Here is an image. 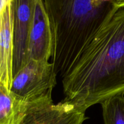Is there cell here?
Instances as JSON below:
<instances>
[{
	"instance_id": "1",
	"label": "cell",
	"mask_w": 124,
	"mask_h": 124,
	"mask_svg": "<svg viewBox=\"0 0 124 124\" xmlns=\"http://www.w3.org/2000/svg\"><path fill=\"white\" fill-rule=\"evenodd\" d=\"M61 81L63 101L84 111L124 94V6L105 21Z\"/></svg>"
},
{
	"instance_id": "2",
	"label": "cell",
	"mask_w": 124,
	"mask_h": 124,
	"mask_svg": "<svg viewBox=\"0 0 124 124\" xmlns=\"http://www.w3.org/2000/svg\"><path fill=\"white\" fill-rule=\"evenodd\" d=\"M54 41L82 46L117 8L114 0H43Z\"/></svg>"
},
{
	"instance_id": "3",
	"label": "cell",
	"mask_w": 124,
	"mask_h": 124,
	"mask_svg": "<svg viewBox=\"0 0 124 124\" xmlns=\"http://www.w3.org/2000/svg\"><path fill=\"white\" fill-rule=\"evenodd\" d=\"M57 75L51 62L30 59L13 76L11 90L30 102L52 96Z\"/></svg>"
},
{
	"instance_id": "4",
	"label": "cell",
	"mask_w": 124,
	"mask_h": 124,
	"mask_svg": "<svg viewBox=\"0 0 124 124\" xmlns=\"http://www.w3.org/2000/svg\"><path fill=\"white\" fill-rule=\"evenodd\" d=\"M85 111L67 102L54 104L52 96L31 101L19 124H83Z\"/></svg>"
},
{
	"instance_id": "5",
	"label": "cell",
	"mask_w": 124,
	"mask_h": 124,
	"mask_svg": "<svg viewBox=\"0 0 124 124\" xmlns=\"http://www.w3.org/2000/svg\"><path fill=\"white\" fill-rule=\"evenodd\" d=\"M13 15V76L29 61L28 46L35 0H12Z\"/></svg>"
},
{
	"instance_id": "6",
	"label": "cell",
	"mask_w": 124,
	"mask_h": 124,
	"mask_svg": "<svg viewBox=\"0 0 124 124\" xmlns=\"http://www.w3.org/2000/svg\"><path fill=\"white\" fill-rule=\"evenodd\" d=\"M52 27L43 0H35L29 39V61H49L53 53Z\"/></svg>"
},
{
	"instance_id": "7",
	"label": "cell",
	"mask_w": 124,
	"mask_h": 124,
	"mask_svg": "<svg viewBox=\"0 0 124 124\" xmlns=\"http://www.w3.org/2000/svg\"><path fill=\"white\" fill-rule=\"evenodd\" d=\"M13 15L10 2L0 13V84L11 90L13 75Z\"/></svg>"
},
{
	"instance_id": "8",
	"label": "cell",
	"mask_w": 124,
	"mask_h": 124,
	"mask_svg": "<svg viewBox=\"0 0 124 124\" xmlns=\"http://www.w3.org/2000/svg\"><path fill=\"white\" fill-rule=\"evenodd\" d=\"M31 102L0 84V124H19Z\"/></svg>"
},
{
	"instance_id": "9",
	"label": "cell",
	"mask_w": 124,
	"mask_h": 124,
	"mask_svg": "<svg viewBox=\"0 0 124 124\" xmlns=\"http://www.w3.org/2000/svg\"><path fill=\"white\" fill-rule=\"evenodd\" d=\"M100 104L104 124H124V94L110 97Z\"/></svg>"
},
{
	"instance_id": "10",
	"label": "cell",
	"mask_w": 124,
	"mask_h": 124,
	"mask_svg": "<svg viewBox=\"0 0 124 124\" xmlns=\"http://www.w3.org/2000/svg\"><path fill=\"white\" fill-rule=\"evenodd\" d=\"M114 5L116 7H120L124 6V0H114Z\"/></svg>"
},
{
	"instance_id": "11",
	"label": "cell",
	"mask_w": 124,
	"mask_h": 124,
	"mask_svg": "<svg viewBox=\"0 0 124 124\" xmlns=\"http://www.w3.org/2000/svg\"><path fill=\"white\" fill-rule=\"evenodd\" d=\"M6 1H8V2H10V1H12V0H6Z\"/></svg>"
}]
</instances>
